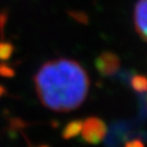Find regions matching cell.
<instances>
[{
  "mask_svg": "<svg viewBox=\"0 0 147 147\" xmlns=\"http://www.w3.org/2000/svg\"><path fill=\"white\" fill-rule=\"evenodd\" d=\"M89 80L85 70L71 59L46 62L35 75V87L42 104L53 111H71L83 104Z\"/></svg>",
  "mask_w": 147,
  "mask_h": 147,
  "instance_id": "6da1fadb",
  "label": "cell"
},
{
  "mask_svg": "<svg viewBox=\"0 0 147 147\" xmlns=\"http://www.w3.org/2000/svg\"><path fill=\"white\" fill-rule=\"evenodd\" d=\"M82 138L88 144L97 145L105 140L107 135V125L104 121L97 117H89L83 121Z\"/></svg>",
  "mask_w": 147,
  "mask_h": 147,
  "instance_id": "7a4b0ae2",
  "label": "cell"
},
{
  "mask_svg": "<svg viewBox=\"0 0 147 147\" xmlns=\"http://www.w3.org/2000/svg\"><path fill=\"white\" fill-rule=\"evenodd\" d=\"M133 125L129 124L124 121H118L111 126L109 135L106 138L107 147H120L122 143L125 142L127 137L132 136L133 134Z\"/></svg>",
  "mask_w": 147,
  "mask_h": 147,
  "instance_id": "3957f363",
  "label": "cell"
},
{
  "mask_svg": "<svg viewBox=\"0 0 147 147\" xmlns=\"http://www.w3.org/2000/svg\"><path fill=\"white\" fill-rule=\"evenodd\" d=\"M134 21L138 34L147 40V0H140L135 7Z\"/></svg>",
  "mask_w": 147,
  "mask_h": 147,
  "instance_id": "277c9868",
  "label": "cell"
},
{
  "mask_svg": "<svg viewBox=\"0 0 147 147\" xmlns=\"http://www.w3.org/2000/svg\"><path fill=\"white\" fill-rule=\"evenodd\" d=\"M96 67L101 74L109 75V74L115 73L117 71V69L119 67V61L112 55H104L100 58L97 59Z\"/></svg>",
  "mask_w": 147,
  "mask_h": 147,
  "instance_id": "5b68a950",
  "label": "cell"
},
{
  "mask_svg": "<svg viewBox=\"0 0 147 147\" xmlns=\"http://www.w3.org/2000/svg\"><path fill=\"white\" fill-rule=\"evenodd\" d=\"M83 121L82 120H72L70 121L62 130V137L64 140H70L78 136L82 131Z\"/></svg>",
  "mask_w": 147,
  "mask_h": 147,
  "instance_id": "8992f818",
  "label": "cell"
},
{
  "mask_svg": "<svg viewBox=\"0 0 147 147\" xmlns=\"http://www.w3.org/2000/svg\"><path fill=\"white\" fill-rule=\"evenodd\" d=\"M132 86L136 92H147V79L145 76L136 75L132 79Z\"/></svg>",
  "mask_w": 147,
  "mask_h": 147,
  "instance_id": "52a82bcc",
  "label": "cell"
},
{
  "mask_svg": "<svg viewBox=\"0 0 147 147\" xmlns=\"http://www.w3.org/2000/svg\"><path fill=\"white\" fill-rule=\"evenodd\" d=\"M124 147H145L144 143H143L142 140L140 138H134V140H131V141H126L124 142Z\"/></svg>",
  "mask_w": 147,
  "mask_h": 147,
  "instance_id": "ba28073f",
  "label": "cell"
},
{
  "mask_svg": "<svg viewBox=\"0 0 147 147\" xmlns=\"http://www.w3.org/2000/svg\"><path fill=\"white\" fill-rule=\"evenodd\" d=\"M5 89L2 87V86H0V97L2 96V95L5 94Z\"/></svg>",
  "mask_w": 147,
  "mask_h": 147,
  "instance_id": "9c48e42d",
  "label": "cell"
},
{
  "mask_svg": "<svg viewBox=\"0 0 147 147\" xmlns=\"http://www.w3.org/2000/svg\"><path fill=\"white\" fill-rule=\"evenodd\" d=\"M39 147H48V146H39Z\"/></svg>",
  "mask_w": 147,
  "mask_h": 147,
  "instance_id": "30bf717a",
  "label": "cell"
}]
</instances>
